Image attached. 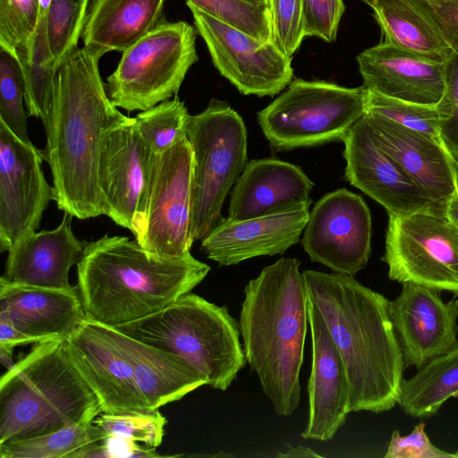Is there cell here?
Segmentation results:
<instances>
[{
    "label": "cell",
    "instance_id": "cell-1",
    "mask_svg": "<svg viewBox=\"0 0 458 458\" xmlns=\"http://www.w3.org/2000/svg\"><path fill=\"white\" fill-rule=\"evenodd\" d=\"M98 52L78 47L57 68L51 105L43 125L42 151L53 178L57 208L78 219L105 215L98 167L107 132L133 121L108 96Z\"/></svg>",
    "mask_w": 458,
    "mask_h": 458
},
{
    "label": "cell",
    "instance_id": "cell-2",
    "mask_svg": "<svg viewBox=\"0 0 458 458\" xmlns=\"http://www.w3.org/2000/svg\"><path fill=\"white\" fill-rule=\"evenodd\" d=\"M308 298L321 313L341 355L349 412L380 413L399 401L404 361L390 301L342 273L302 272Z\"/></svg>",
    "mask_w": 458,
    "mask_h": 458
},
{
    "label": "cell",
    "instance_id": "cell-3",
    "mask_svg": "<svg viewBox=\"0 0 458 458\" xmlns=\"http://www.w3.org/2000/svg\"><path fill=\"white\" fill-rule=\"evenodd\" d=\"M301 261L281 258L244 288L239 328L251 370L279 416L298 408L308 320V293Z\"/></svg>",
    "mask_w": 458,
    "mask_h": 458
},
{
    "label": "cell",
    "instance_id": "cell-4",
    "mask_svg": "<svg viewBox=\"0 0 458 458\" xmlns=\"http://www.w3.org/2000/svg\"><path fill=\"white\" fill-rule=\"evenodd\" d=\"M210 267L191 253L161 259L127 236L85 242L77 289L86 317L115 327L151 315L191 293Z\"/></svg>",
    "mask_w": 458,
    "mask_h": 458
},
{
    "label": "cell",
    "instance_id": "cell-5",
    "mask_svg": "<svg viewBox=\"0 0 458 458\" xmlns=\"http://www.w3.org/2000/svg\"><path fill=\"white\" fill-rule=\"evenodd\" d=\"M101 413L64 339L36 344L0 378V445L94 421Z\"/></svg>",
    "mask_w": 458,
    "mask_h": 458
},
{
    "label": "cell",
    "instance_id": "cell-6",
    "mask_svg": "<svg viewBox=\"0 0 458 458\" xmlns=\"http://www.w3.org/2000/svg\"><path fill=\"white\" fill-rule=\"evenodd\" d=\"M114 327L181 357L214 389L225 391L246 363L239 323L225 307L191 293L151 315Z\"/></svg>",
    "mask_w": 458,
    "mask_h": 458
},
{
    "label": "cell",
    "instance_id": "cell-7",
    "mask_svg": "<svg viewBox=\"0 0 458 458\" xmlns=\"http://www.w3.org/2000/svg\"><path fill=\"white\" fill-rule=\"evenodd\" d=\"M368 89L322 81H292L258 112L272 149L287 151L343 140L367 111Z\"/></svg>",
    "mask_w": 458,
    "mask_h": 458
},
{
    "label": "cell",
    "instance_id": "cell-8",
    "mask_svg": "<svg viewBox=\"0 0 458 458\" xmlns=\"http://www.w3.org/2000/svg\"><path fill=\"white\" fill-rule=\"evenodd\" d=\"M187 138L193 152L192 241H201L223 219L222 207L244 170L247 131L242 116L225 101L211 98L191 115Z\"/></svg>",
    "mask_w": 458,
    "mask_h": 458
},
{
    "label": "cell",
    "instance_id": "cell-9",
    "mask_svg": "<svg viewBox=\"0 0 458 458\" xmlns=\"http://www.w3.org/2000/svg\"><path fill=\"white\" fill-rule=\"evenodd\" d=\"M197 34L186 21H166L123 52L106 85L112 103L131 113L177 96L198 61Z\"/></svg>",
    "mask_w": 458,
    "mask_h": 458
},
{
    "label": "cell",
    "instance_id": "cell-10",
    "mask_svg": "<svg viewBox=\"0 0 458 458\" xmlns=\"http://www.w3.org/2000/svg\"><path fill=\"white\" fill-rule=\"evenodd\" d=\"M388 217L382 259L389 278L458 297V229L445 213Z\"/></svg>",
    "mask_w": 458,
    "mask_h": 458
},
{
    "label": "cell",
    "instance_id": "cell-11",
    "mask_svg": "<svg viewBox=\"0 0 458 458\" xmlns=\"http://www.w3.org/2000/svg\"><path fill=\"white\" fill-rule=\"evenodd\" d=\"M193 152L185 138L162 154H153L142 232L136 241L161 259L191 253Z\"/></svg>",
    "mask_w": 458,
    "mask_h": 458
},
{
    "label": "cell",
    "instance_id": "cell-12",
    "mask_svg": "<svg viewBox=\"0 0 458 458\" xmlns=\"http://www.w3.org/2000/svg\"><path fill=\"white\" fill-rule=\"evenodd\" d=\"M198 34L222 76L242 94L274 97L292 81V56L273 42H259L186 1Z\"/></svg>",
    "mask_w": 458,
    "mask_h": 458
},
{
    "label": "cell",
    "instance_id": "cell-13",
    "mask_svg": "<svg viewBox=\"0 0 458 458\" xmlns=\"http://www.w3.org/2000/svg\"><path fill=\"white\" fill-rule=\"evenodd\" d=\"M371 233V216L366 202L343 188L325 194L314 204L301 244L313 262L354 276L368 264Z\"/></svg>",
    "mask_w": 458,
    "mask_h": 458
},
{
    "label": "cell",
    "instance_id": "cell-14",
    "mask_svg": "<svg viewBox=\"0 0 458 458\" xmlns=\"http://www.w3.org/2000/svg\"><path fill=\"white\" fill-rule=\"evenodd\" d=\"M43 152L0 121V250L8 251L38 229L44 211L55 200L45 177Z\"/></svg>",
    "mask_w": 458,
    "mask_h": 458
},
{
    "label": "cell",
    "instance_id": "cell-15",
    "mask_svg": "<svg viewBox=\"0 0 458 458\" xmlns=\"http://www.w3.org/2000/svg\"><path fill=\"white\" fill-rule=\"evenodd\" d=\"M151 157L134 117L110 130L100 151L98 181L105 215L135 239L144 225Z\"/></svg>",
    "mask_w": 458,
    "mask_h": 458
},
{
    "label": "cell",
    "instance_id": "cell-16",
    "mask_svg": "<svg viewBox=\"0 0 458 458\" xmlns=\"http://www.w3.org/2000/svg\"><path fill=\"white\" fill-rule=\"evenodd\" d=\"M344 178L351 185L382 205L388 215L404 216L415 213H444L401 166L377 143L364 115L345 134Z\"/></svg>",
    "mask_w": 458,
    "mask_h": 458
},
{
    "label": "cell",
    "instance_id": "cell-17",
    "mask_svg": "<svg viewBox=\"0 0 458 458\" xmlns=\"http://www.w3.org/2000/svg\"><path fill=\"white\" fill-rule=\"evenodd\" d=\"M64 344L103 413L152 411L140 394L130 363L104 324L86 317L64 339Z\"/></svg>",
    "mask_w": 458,
    "mask_h": 458
},
{
    "label": "cell",
    "instance_id": "cell-18",
    "mask_svg": "<svg viewBox=\"0 0 458 458\" xmlns=\"http://www.w3.org/2000/svg\"><path fill=\"white\" fill-rule=\"evenodd\" d=\"M389 313L405 367L418 369L458 348V298L445 302L438 291L403 283Z\"/></svg>",
    "mask_w": 458,
    "mask_h": 458
},
{
    "label": "cell",
    "instance_id": "cell-19",
    "mask_svg": "<svg viewBox=\"0 0 458 458\" xmlns=\"http://www.w3.org/2000/svg\"><path fill=\"white\" fill-rule=\"evenodd\" d=\"M363 86L406 102L438 106L445 89V66L410 49L380 42L357 56Z\"/></svg>",
    "mask_w": 458,
    "mask_h": 458
},
{
    "label": "cell",
    "instance_id": "cell-20",
    "mask_svg": "<svg viewBox=\"0 0 458 458\" xmlns=\"http://www.w3.org/2000/svg\"><path fill=\"white\" fill-rule=\"evenodd\" d=\"M311 201L263 216L224 218L202 240L201 250L220 266L284 254L300 241L308 223Z\"/></svg>",
    "mask_w": 458,
    "mask_h": 458
},
{
    "label": "cell",
    "instance_id": "cell-21",
    "mask_svg": "<svg viewBox=\"0 0 458 458\" xmlns=\"http://www.w3.org/2000/svg\"><path fill=\"white\" fill-rule=\"evenodd\" d=\"M312 360L308 381L307 424L304 439L328 441L348 415V387L341 355L315 303L308 298Z\"/></svg>",
    "mask_w": 458,
    "mask_h": 458
},
{
    "label": "cell",
    "instance_id": "cell-22",
    "mask_svg": "<svg viewBox=\"0 0 458 458\" xmlns=\"http://www.w3.org/2000/svg\"><path fill=\"white\" fill-rule=\"evenodd\" d=\"M378 146L437 204L457 191L455 160L445 146L377 114H365Z\"/></svg>",
    "mask_w": 458,
    "mask_h": 458
},
{
    "label": "cell",
    "instance_id": "cell-23",
    "mask_svg": "<svg viewBox=\"0 0 458 458\" xmlns=\"http://www.w3.org/2000/svg\"><path fill=\"white\" fill-rule=\"evenodd\" d=\"M0 316L39 343L65 339L86 318L77 286L51 288L0 278Z\"/></svg>",
    "mask_w": 458,
    "mask_h": 458
},
{
    "label": "cell",
    "instance_id": "cell-24",
    "mask_svg": "<svg viewBox=\"0 0 458 458\" xmlns=\"http://www.w3.org/2000/svg\"><path fill=\"white\" fill-rule=\"evenodd\" d=\"M313 186L299 165L277 158L252 159L232 189L227 217L244 220L291 209L312 201Z\"/></svg>",
    "mask_w": 458,
    "mask_h": 458
},
{
    "label": "cell",
    "instance_id": "cell-25",
    "mask_svg": "<svg viewBox=\"0 0 458 458\" xmlns=\"http://www.w3.org/2000/svg\"><path fill=\"white\" fill-rule=\"evenodd\" d=\"M72 216L64 212L59 225L53 230L32 232L9 250L4 274L11 282L69 289V271L81 260L85 242L72 229Z\"/></svg>",
    "mask_w": 458,
    "mask_h": 458
},
{
    "label": "cell",
    "instance_id": "cell-26",
    "mask_svg": "<svg viewBox=\"0 0 458 458\" xmlns=\"http://www.w3.org/2000/svg\"><path fill=\"white\" fill-rule=\"evenodd\" d=\"M105 326L130 363L140 394L152 411L208 385L207 377L181 357Z\"/></svg>",
    "mask_w": 458,
    "mask_h": 458
},
{
    "label": "cell",
    "instance_id": "cell-27",
    "mask_svg": "<svg viewBox=\"0 0 458 458\" xmlns=\"http://www.w3.org/2000/svg\"><path fill=\"white\" fill-rule=\"evenodd\" d=\"M165 0H92L81 34L83 46L102 56L124 52L160 24Z\"/></svg>",
    "mask_w": 458,
    "mask_h": 458
},
{
    "label": "cell",
    "instance_id": "cell-28",
    "mask_svg": "<svg viewBox=\"0 0 458 458\" xmlns=\"http://www.w3.org/2000/svg\"><path fill=\"white\" fill-rule=\"evenodd\" d=\"M369 5L384 41L445 64L455 40L438 23L421 0H359Z\"/></svg>",
    "mask_w": 458,
    "mask_h": 458
},
{
    "label": "cell",
    "instance_id": "cell-29",
    "mask_svg": "<svg viewBox=\"0 0 458 458\" xmlns=\"http://www.w3.org/2000/svg\"><path fill=\"white\" fill-rule=\"evenodd\" d=\"M458 395V348L437 356L403 380L398 404L408 415L428 418Z\"/></svg>",
    "mask_w": 458,
    "mask_h": 458
},
{
    "label": "cell",
    "instance_id": "cell-30",
    "mask_svg": "<svg viewBox=\"0 0 458 458\" xmlns=\"http://www.w3.org/2000/svg\"><path fill=\"white\" fill-rule=\"evenodd\" d=\"M106 436L93 421H81L40 437L0 445V457L82 458L88 449Z\"/></svg>",
    "mask_w": 458,
    "mask_h": 458
},
{
    "label": "cell",
    "instance_id": "cell-31",
    "mask_svg": "<svg viewBox=\"0 0 458 458\" xmlns=\"http://www.w3.org/2000/svg\"><path fill=\"white\" fill-rule=\"evenodd\" d=\"M191 115L179 97L163 101L135 117V124L148 149L162 154L185 138Z\"/></svg>",
    "mask_w": 458,
    "mask_h": 458
},
{
    "label": "cell",
    "instance_id": "cell-32",
    "mask_svg": "<svg viewBox=\"0 0 458 458\" xmlns=\"http://www.w3.org/2000/svg\"><path fill=\"white\" fill-rule=\"evenodd\" d=\"M89 0H51L47 18V44L51 64L57 69L78 47Z\"/></svg>",
    "mask_w": 458,
    "mask_h": 458
},
{
    "label": "cell",
    "instance_id": "cell-33",
    "mask_svg": "<svg viewBox=\"0 0 458 458\" xmlns=\"http://www.w3.org/2000/svg\"><path fill=\"white\" fill-rule=\"evenodd\" d=\"M22 68L17 55L0 47V121L30 143Z\"/></svg>",
    "mask_w": 458,
    "mask_h": 458
},
{
    "label": "cell",
    "instance_id": "cell-34",
    "mask_svg": "<svg viewBox=\"0 0 458 458\" xmlns=\"http://www.w3.org/2000/svg\"><path fill=\"white\" fill-rule=\"evenodd\" d=\"M209 15L243 31L259 42L272 40L267 5L244 0H187Z\"/></svg>",
    "mask_w": 458,
    "mask_h": 458
},
{
    "label": "cell",
    "instance_id": "cell-35",
    "mask_svg": "<svg viewBox=\"0 0 458 458\" xmlns=\"http://www.w3.org/2000/svg\"><path fill=\"white\" fill-rule=\"evenodd\" d=\"M367 111L377 114L443 144L440 138L441 115L438 106L406 102L368 90Z\"/></svg>",
    "mask_w": 458,
    "mask_h": 458
},
{
    "label": "cell",
    "instance_id": "cell-36",
    "mask_svg": "<svg viewBox=\"0 0 458 458\" xmlns=\"http://www.w3.org/2000/svg\"><path fill=\"white\" fill-rule=\"evenodd\" d=\"M39 0H0V47L21 61L36 30Z\"/></svg>",
    "mask_w": 458,
    "mask_h": 458
},
{
    "label": "cell",
    "instance_id": "cell-37",
    "mask_svg": "<svg viewBox=\"0 0 458 458\" xmlns=\"http://www.w3.org/2000/svg\"><path fill=\"white\" fill-rule=\"evenodd\" d=\"M93 422L106 435L125 437L157 448L162 443L166 419L155 410L123 414L102 412Z\"/></svg>",
    "mask_w": 458,
    "mask_h": 458
},
{
    "label": "cell",
    "instance_id": "cell-38",
    "mask_svg": "<svg viewBox=\"0 0 458 458\" xmlns=\"http://www.w3.org/2000/svg\"><path fill=\"white\" fill-rule=\"evenodd\" d=\"M272 40L292 56L305 38L301 0H268Z\"/></svg>",
    "mask_w": 458,
    "mask_h": 458
},
{
    "label": "cell",
    "instance_id": "cell-39",
    "mask_svg": "<svg viewBox=\"0 0 458 458\" xmlns=\"http://www.w3.org/2000/svg\"><path fill=\"white\" fill-rule=\"evenodd\" d=\"M445 66L446 89L438 105L440 138L447 151L458 161V40Z\"/></svg>",
    "mask_w": 458,
    "mask_h": 458
},
{
    "label": "cell",
    "instance_id": "cell-40",
    "mask_svg": "<svg viewBox=\"0 0 458 458\" xmlns=\"http://www.w3.org/2000/svg\"><path fill=\"white\" fill-rule=\"evenodd\" d=\"M301 3L305 37L334 42L345 9L344 0H301Z\"/></svg>",
    "mask_w": 458,
    "mask_h": 458
},
{
    "label": "cell",
    "instance_id": "cell-41",
    "mask_svg": "<svg viewBox=\"0 0 458 458\" xmlns=\"http://www.w3.org/2000/svg\"><path fill=\"white\" fill-rule=\"evenodd\" d=\"M423 422L416 425L406 436H401L399 430L393 431L385 458H457L435 446L425 432Z\"/></svg>",
    "mask_w": 458,
    "mask_h": 458
},
{
    "label": "cell",
    "instance_id": "cell-42",
    "mask_svg": "<svg viewBox=\"0 0 458 458\" xmlns=\"http://www.w3.org/2000/svg\"><path fill=\"white\" fill-rule=\"evenodd\" d=\"M156 448L141 447L136 441L114 435L88 449L82 458H153L161 457Z\"/></svg>",
    "mask_w": 458,
    "mask_h": 458
},
{
    "label": "cell",
    "instance_id": "cell-43",
    "mask_svg": "<svg viewBox=\"0 0 458 458\" xmlns=\"http://www.w3.org/2000/svg\"><path fill=\"white\" fill-rule=\"evenodd\" d=\"M447 35L458 40V0H421Z\"/></svg>",
    "mask_w": 458,
    "mask_h": 458
},
{
    "label": "cell",
    "instance_id": "cell-44",
    "mask_svg": "<svg viewBox=\"0 0 458 458\" xmlns=\"http://www.w3.org/2000/svg\"><path fill=\"white\" fill-rule=\"evenodd\" d=\"M39 341L17 328L4 317L0 316V359L13 360V350L18 345L38 344Z\"/></svg>",
    "mask_w": 458,
    "mask_h": 458
},
{
    "label": "cell",
    "instance_id": "cell-45",
    "mask_svg": "<svg viewBox=\"0 0 458 458\" xmlns=\"http://www.w3.org/2000/svg\"><path fill=\"white\" fill-rule=\"evenodd\" d=\"M278 457H322L321 454L314 452L306 446H293L291 445H287V450L285 453L277 454Z\"/></svg>",
    "mask_w": 458,
    "mask_h": 458
},
{
    "label": "cell",
    "instance_id": "cell-46",
    "mask_svg": "<svg viewBox=\"0 0 458 458\" xmlns=\"http://www.w3.org/2000/svg\"><path fill=\"white\" fill-rule=\"evenodd\" d=\"M445 216L458 229V187L445 205Z\"/></svg>",
    "mask_w": 458,
    "mask_h": 458
},
{
    "label": "cell",
    "instance_id": "cell-47",
    "mask_svg": "<svg viewBox=\"0 0 458 458\" xmlns=\"http://www.w3.org/2000/svg\"><path fill=\"white\" fill-rule=\"evenodd\" d=\"M252 4H264L268 6V0H244Z\"/></svg>",
    "mask_w": 458,
    "mask_h": 458
},
{
    "label": "cell",
    "instance_id": "cell-48",
    "mask_svg": "<svg viewBox=\"0 0 458 458\" xmlns=\"http://www.w3.org/2000/svg\"><path fill=\"white\" fill-rule=\"evenodd\" d=\"M455 173H456L457 187H458V161H455Z\"/></svg>",
    "mask_w": 458,
    "mask_h": 458
},
{
    "label": "cell",
    "instance_id": "cell-49",
    "mask_svg": "<svg viewBox=\"0 0 458 458\" xmlns=\"http://www.w3.org/2000/svg\"><path fill=\"white\" fill-rule=\"evenodd\" d=\"M455 454L457 455V458H458V451L455 452Z\"/></svg>",
    "mask_w": 458,
    "mask_h": 458
}]
</instances>
